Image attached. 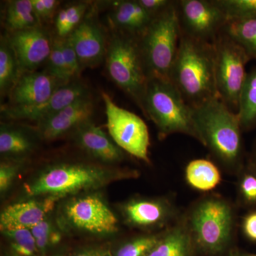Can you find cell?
<instances>
[{
  "mask_svg": "<svg viewBox=\"0 0 256 256\" xmlns=\"http://www.w3.org/2000/svg\"><path fill=\"white\" fill-rule=\"evenodd\" d=\"M68 256H114L110 249L104 246H87L74 250Z\"/></svg>",
  "mask_w": 256,
  "mask_h": 256,
  "instance_id": "74e56055",
  "label": "cell"
},
{
  "mask_svg": "<svg viewBox=\"0 0 256 256\" xmlns=\"http://www.w3.org/2000/svg\"><path fill=\"white\" fill-rule=\"evenodd\" d=\"M161 234L139 236L124 242L112 252L114 256H148Z\"/></svg>",
  "mask_w": 256,
  "mask_h": 256,
  "instance_id": "1f68e13d",
  "label": "cell"
},
{
  "mask_svg": "<svg viewBox=\"0 0 256 256\" xmlns=\"http://www.w3.org/2000/svg\"><path fill=\"white\" fill-rule=\"evenodd\" d=\"M194 120L200 142L226 168H242L244 144L238 114L218 98L194 108Z\"/></svg>",
  "mask_w": 256,
  "mask_h": 256,
  "instance_id": "3957f363",
  "label": "cell"
},
{
  "mask_svg": "<svg viewBox=\"0 0 256 256\" xmlns=\"http://www.w3.org/2000/svg\"><path fill=\"white\" fill-rule=\"evenodd\" d=\"M60 40L62 52H63L64 60H65L66 65L69 77L72 80L77 78L82 68L80 62H79L76 52L70 42H69L68 38H60Z\"/></svg>",
  "mask_w": 256,
  "mask_h": 256,
  "instance_id": "e575fe53",
  "label": "cell"
},
{
  "mask_svg": "<svg viewBox=\"0 0 256 256\" xmlns=\"http://www.w3.org/2000/svg\"><path fill=\"white\" fill-rule=\"evenodd\" d=\"M86 10L87 4L84 2L76 3L60 10L55 21L58 37L65 38L69 36L82 21Z\"/></svg>",
  "mask_w": 256,
  "mask_h": 256,
  "instance_id": "f546056e",
  "label": "cell"
},
{
  "mask_svg": "<svg viewBox=\"0 0 256 256\" xmlns=\"http://www.w3.org/2000/svg\"><path fill=\"white\" fill-rule=\"evenodd\" d=\"M250 160L252 162H254V164L256 165V146L255 148V150L254 152V154H252V158H250Z\"/></svg>",
  "mask_w": 256,
  "mask_h": 256,
  "instance_id": "ab89813d",
  "label": "cell"
},
{
  "mask_svg": "<svg viewBox=\"0 0 256 256\" xmlns=\"http://www.w3.org/2000/svg\"><path fill=\"white\" fill-rule=\"evenodd\" d=\"M213 43L218 98L237 114L240 94L246 78V66L252 60L240 45L223 32H220Z\"/></svg>",
  "mask_w": 256,
  "mask_h": 256,
  "instance_id": "ba28073f",
  "label": "cell"
},
{
  "mask_svg": "<svg viewBox=\"0 0 256 256\" xmlns=\"http://www.w3.org/2000/svg\"><path fill=\"white\" fill-rule=\"evenodd\" d=\"M64 84L46 70L22 74L10 92V105L3 108L20 110L41 105Z\"/></svg>",
  "mask_w": 256,
  "mask_h": 256,
  "instance_id": "7c38bea8",
  "label": "cell"
},
{
  "mask_svg": "<svg viewBox=\"0 0 256 256\" xmlns=\"http://www.w3.org/2000/svg\"><path fill=\"white\" fill-rule=\"evenodd\" d=\"M4 239L3 256H44L28 229L2 232Z\"/></svg>",
  "mask_w": 256,
  "mask_h": 256,
  "instance_id": "83f0119b",
  "label": "cell"
},
{
  "mask_svg": "<svg viewBox=\"0 0 256 256\" xmlns=\"http://www.w3.org/2000/svg\"><path fill=\"white\" fill-rule=\"evenodd\" d=\"M170 80L193 108L218 98L213 42L202 41L182 34Z\"/></svg>",
  "mask_w": 256,
  "mask_h": 256,
  "instance_id": "7a4b0ae2",
  "label": "cell"
},
{
  "mask_svg": "<svg viewBox=\"0 0 256 256\" xmlns=\"http://www.w3.org/2000/svg\"><path fill=\"white\" fill-rule=\"evenodd\" d=\"M8 40L16 55L21 74L35 72L47 60L53 43L48 33L40 26L12 32Z\"/></svg>",
  "mask_w": 256,
  "mask_h": 256,
  "instance_id": "4fadbf2b",
  "label": "cell"
},
{
  "mask_svg": "<svg viewBox=\"0 0 256 256\" xmlns=\"http://www.w3.org/2000/svg\"><path fill=\"white\" fill-rule=\"evenodd\" d=\"M193 245L188 224H178L161 234L148 256H192Z\"/></svg>",
  "mask_w": 256,
  "mask_h": 256,
  "instance_id": "7402d4cb",
  "label": "cell"
},
{
  "mask_svg": "<svg viewBox=\"0 0 256 256\" xmlns=\"http://www.w3.org/2000/svg\"><path fill=\"white\" fill-rule=\"evenodd\" d=\"M234 220L228 202L220 197H208L194 207L186 224L194 244L204 252L216 254L230 242Z\"/></svg>",
  "mask_w": 256,
  "mask_h": 256,
  "instance_id": "52a82bcc",
  "label": "cell"
},
{
  "mask_svg": "<svg viewBox=\"0 0 256 256\" xmlns=\"http://www.w3.org/2000/svg\"><path fill=\"white\" fill-rule=\"evenodd\" d=\"M4 20L6 26L12 32L38 28L40 24L32 0L10 1L6 6Z\"/></svg>",
  "mask_w": 256,
  "mask_h": 256,
  "instance_id": "cb8c5ba5",
  "label": "cell"
},
{
  "mask_svg": "<svg viewBox=\"0 0 256 256\" xmlns=\"http://www.w3.org/2000/svg\"><path fill=\"white\" fill-rule=\"evenodd\" d=\"M33 133L26 128L2 124L0 127V153L2 156L21 161L31 154L36 146Z\"/></svg>",
  "mask_w": 256,
  "mask_h": 256,
  "instance_id": "44dd1931",
  "label": "cell"
},
{
  "mask_svg": "<svg viewBox=\"0 0 256 256\" xmlns=\"http://www.w3.org/2000/svg\"><path fill=\"white\" fill-rule=\"evenodd\" d=\"M181 36L176 1H174L168 10L153 18L138 38L148 78L170 80Z\"/></svg>",
  "mask_w": 256,
  "mask_h": 256,
  "instance_id": "5b68a950",
  "label": "cell"
},
{
  "mask_svg": "<svg viewBox=\"0 0 256 256\" xmlns=\"http://www.w3.org/2000/svg\"><path fill=\"white\" fill-rule=\"evenodd\" d=\"M138 172L110 169L100 165L82 162L50 165L25 184V192L32 198L52 197L57 201L82 192L95 191L124 178H136Z\"/></svg>",
  "mask_w": 256,
  "mask_h": 256,
  "instance_id": "6da1fadb",
  "label": "cell"
},
{
  "mask_svg": "<svg viewBox=\"0 0 256 256\" xmlns=\"http://www.w3.org/2000/svg\"><path fill=\"white\" fill-rule=\"evenodd\" d=\"M38 250L44 256L50 248L58 245L62 240V232L48 216L30 229Z\"/></svg>",
  "mask_w": 256,
  "mask_h": 256,
  "instance_id": "4dcf8cb0",
  "label": "cell"
},
{
  "mask_svg": "<svg viewBox=\"0 0 256 256\" xmlns=\"http://www.w3.org/2000/svg\"></svg>",
  "mask_w": 256,
  "mask_h": 256,
  "instance_id": "b9f144b4",
  "label": "cell"
},
{
  "mask_svg": "<svg viewBox=\"0 0 256 256\" xmlns=\"http://www.w3.org/2000/svg\"><path fill=\"white\" fill-rule=\"evenodd\" d=\"M222 32L240 45L250 60H256V18L228 20Z\"/></svg>",
  "mask_w": 256,
  "mask_h": 256,
  "instance_id": "484cf974",
  "label": "cell"
},
{
  "mask_svg": "<svg viewBox=\"0 0 256 256\" xmlns=\"http://www.w3.org/2000/svg\"><path fill=\"white\" fill-rule=\"evenodd\" d=\"M58 220L62 228L92 235H110L119 230L117 216L97 193L68 198L60 208Z\"/></svg>",
  "mask_w": 256,
  "mask_h": 256,
  "instance_id": "9c48e42d",
  "label": "cell"
},
{
  "mask_svg": "<svg viewBox=\"0 0 256 256\" xmlns=\"http://www.w3.org/2000/svg\"><path fill=\"white\" fill-rule=\"evenodd\" d=\"M21 75L16 55L8 37H2L0 44V92L2 96L10 94Z\"/></svg>",
  "mask_w": 256,
  "mask_h": 256,
  "instance_id": "4316f807",
  "label": "cell"
},
{
  "mask_svg": "<svg viewBox=\"0 0 256 256\" xmlns=\"http://www.w3.org/2000/svg\"><path fill=\"white\" fill-rule=\"evenodd\" d=\"M94 104L90 96L82 98L56 114L37 124L42 139L53 140L92 120Z\"/></svg>",
  "mask_w": 256,
  "mask_h": 256,
  "instance_id": "2e32d148",
  "label": "cell"
},
{
  "mask_svg": "<svg viewBox=\"0 0 256 256\" xmlns=\"http://www.w3.org/2000/svg\"><path fill=\"white\" fill-rule=\"evenodd\" d=\"M242 232L249 240L256 242V210L249 213L242 224Z\"/></svg>",
  "mask_w": 256,
  "mask_h": 256,
  "instance_id": "f35d334b",
  "label": "cell"
},
{
  "mask_svg": "<svg viewBox=\"0 0 256 256\" xmlns=\"http://www.w3.org/2000/svg\"><path fill=\"white\" fill-rule=\"evenodd\" d=\"M154 18L138 0L117 2L112 12V22L118 31L138 37L142 34Z\"/></svg>",
  "mask_w": 256,
  "mask_h": 256,
  "instance_id": "ffe728a7",
  "label": "cell"
},
{
  "mask_svg": "<svg viewBox=\"0 0 256 256\" xmlns=\"http://www.w3.org/2000/svg\"><path fill=\"white\" fill-rule=\"evenodd\" d=\"M237 192L242 206L256 207V165L250 160L238 171Z\"/></svg>",
  "mask_w": 256,
  "mask_h": 256,
  "instance_id": "f1b7e54d",
  "label": "cell"
},
{
  "mask_svg": "<svg viewBox=\"0 0 256 256\" xmlns=\"http://www.w3.org/2000/svg\"><path fill=\"white\" fill-rule=\"evenodd\" d=\"M124 223L132 228L150 230L166 225L174 216V208L162 198H136L122 205Z\"/></svg>",
  "mask_w": 256,
  "mask_h": 256,
  "instance_id": "9a60e30c",
  "label": "cell"
},
{
  "mask_svg": "<svg viewBox=\"0 0 256 256\" xmlns=\"http://www.w3.org/2000/svg\"><path fill=\"white\" fill-rule=\"evenodd\" d=\"M57 202L52 197H43L9 205L0 215L1 232L18 229L30 230L48 216Z\"/></svg>",
  "mask_w": 256,
  "mask_h": 256,
  "instance_id": "e0dca14e",
  "label": "cell"
},
{
  "mask_svg": "<svg viewBox=\"0 0 256 256\" xmlns=\"http://www.w3.org/2000/svg\"><path fill=\"white\" fill-rule=\"evenodd\" d=\"M102 98L107 118L106 127L111 139L121 150L149 163L150 142L146 122L137 114L116 105L106 92Z\"/></svg>",
  "mask_w": 256,
  "mask_h": 256,
  "instance_id": "30bf717a",
  "label": "cell"
},
{
  "mask_svg": "<svg viewBox=\"0 0 256 256\" xmlns=\"http://www.w3.org/2000/svg\"><path fill=\"white\" fill-rule=\"evenodd\" d=\"M228 20L256 18V0H214Z\"/></svg>",
  "mask_w": 256,
  "mask_h": 256,
  "instance_id": "d6a6232c",
  "label": "cell"
},
{
  "mask_svg": "<svg viewBox=\"0 0 256 256\" xmlns=\"http://www.w3.org/2000/svg\"><path fill=\"white\" fill-rule=\"evenodd\" d=\"M176 8L182 34L202 41L214 42L228 21L214 0H178Z\"/></svg>",
  "mask_w": 256,
  "mask_h": 256,
  "instance_id": "8fae6325",
  "label": "cell"
},
{
  "mask_svg": "<svg viewBox=\"0 0 256 256\" xmlns=\"http://www.w3.org/2000/svg\"><path fill=\"white\" fill-rule=\"evenodd\" d=\"M21 161L2 162L0 164V193L3 196L11 188L18 176Z\"/></svg>",
  "mask_w": 256,
  "mask_h": 256,
  "instance_id": "d590c367",
  "label": "cell"
},
{
  "mask_svg": "<svg viewBox=\"0 0 256 256\" xmlns=\"http://www.w3.org/2000/svg\"><path fill=\"white\" fill-rule=\"evenodd\" d=\"M138 38L124 32H116L108 44L105 58L111 80L130 96L141 108L149 78Z\"/></svg>",
  "mask_w": 256,
  "mask_h": 256,
  "instance_id": "8992f818",
  "label": "cell"
},
{
  "mask_svg": "<svg viewBox=\"0 0 256 256\" xmlns=\"http://www.w3.org/2000/svg\"><path fill=\"white\" fill-rule=\"evenodd\" d=\"M67 38L76 52L82 68L96 66L106 58L105 35L92 18H84Z\"/></svg>",
  "mask_w": 256,
  "mask_h": 256,
  "instance_id": "ac0fdd59",
  "label": "cell"
},
{
  "mask_svg": "<svg viewBox=\"0 0 256 256\" xmlns=\"http://www.w3.org/2000/svg\"><path fill=\"white\" fill-rule=\"evenodd\" d=\"M237 114L242 131L256 128V66L247 73L240 94Z\"/></svg>",
  "mask_w": 256,
  "mask_h": 256,
  "instance_id": "d4e9b609",
  "label": "cell"
},
{
  "mask_svg": "<svg viewBox=\"0 0 256 256\" xmlns=\"http://www.w3.org/2000/svg\"><path fill=\"white\" fill-rule=\"evenodd\" d=\"M240 256H256V254H242Z\"/></svg>",
  "mask_w": 256,
  "mask_h": 256,
  "instance_id": "60d3db41",
  "label": "cell"
},
{
  "mask_svg": "<svg viewBox=\"0 0 256 256\" xmlns=\"http://www.w3.org/2000/svg\"><path fill=\"white\" fill-rule=\"evenodd\" d=\"M140 109L156 124L160 139L182 133L198 140L194 108L170 80L148 79Z\"/></svg>",
  "mask_w": 256,
  "mask_h": 256,
  "instance_id": "277c9868",
  "label": "cell"
},
{
  "mask_svg": "<svg viewBox=\"0 0 256 256\" xmlns=\"http://www.w3.org/2000/svg\"><path fill=\"white\" fill-rule=\"evenodd\" d=\"M47 63H48V67L46 70H48L56 78L60 79L64 82L72 80L67 72L60 37L53 40L52 50L47 60Z\"/></svg>",
  "mask_w": 256,
  "mask_h": 256,
  "instance_id": "836d02e7",
  "label": "cell"
},
{
  "mask_svg": "<svg viewBox=\"0 0 256 256\" xmlns=\"http://www.w3.org/2000/svg\"><path fill=\"white\" fill-rule=\"evenodd\" d=\"M74 134L77 144L95 159L110 164L124 159L122 150L92 120L79 126L74 130Z\"/></svg>",
  "mask_w": 256,
  "mask_h": 256,
  "instance_id": "d6986e66",
  "label": "cell"
},
{
  "mask_svg": "<svg viewBox=\"0 0 256 256\" xmlns=\"http://www.w3.org/2000/svg\"><path fill=\"white\" fill-rule=\"evenodd\" d=\"M185 178L192 188L198 191L208 192L220 184L222 174L218 168L210 160L196 159L186 165Z\"/></svg>",
  "mask_w": 256,
  "mask_h": 256,
  "instance_id": "603a6c76",
  "label": "cell"
},
{
  "mask_svg": "<svg viewBox=\"0 0 256 256\" xmlns=\"http://www.w3.org/2000/svg\"><path fill=\"white\" fill-rule=\"evenodd\" d=\"M138 2L153 16L161 14L174 4L172 0H138Z\"/></svg>",
  "mask_w": 256,
  "mask_h": 256,
  "instance_id": "8d00e7d4",
  "label": "cell"
},
{
  "mask_svg": "<svg viewBox=\"0 0 256 256\" xmlns=\"http://www.w3.org/2000/svg\"><path fill=\"white\" fill-rule=\"evenodd\" d=\"M88 96H90L88 88L76 78L58 87L53 95L41 105L20 110L3 108L2 111L8 118L34 121L38 124L78 99Z\"/></svg>",
  "mask_w": 256,
  "mask_h": 256,
  "instance_id": "5bb4252c",
  "label": "cell"
}]
</instances>
